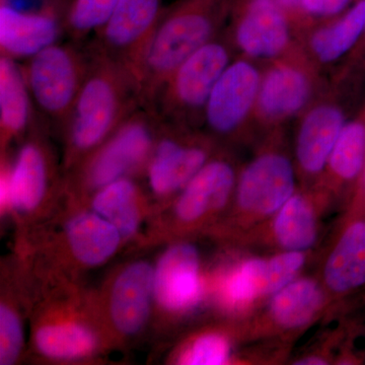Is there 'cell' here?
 <instances>
[{"label":"cell","mask_w":365,"mask_h":365,"mask_svg":"<svg viewBox=\"0 0 365 365\" xmlns=\"http://www.w3.org/2000/svg\"><path fill=\"white\" fill-rule=\"evenodd\" d=\"M294 163L275 140L257 153L237 175L234 196L213 230L239 240L272 217L297 190Z\"/></svg>","instance_id":"4"},{"label":"cell","mask_w":365,"mask_h":365,"mask_svg":"<svg viewBox=\"0 0 365 365\" xmlns=\"http://www.w3.org/2000/svg\"><path fill=\"white\" fill-rule=\"evenodd\" d=\"M195 245L179 240L170 245L155 265V311L178 318L202 304L205 284Z\"/></svg>","instance_id":"17"},{"label":"cell","mask_w":365,"mask_h":365,"mask_svg":"<svg viewBox=\"0 0 365 365\" xmlns=\"http://www.w3.org/2000/svg\"><path fill=\"white\" fill-rule=\"evenodd\" d=\"M64 9V7H63ZM57 4L40 11H20L6 0L0 6V56L26 61L64 37Z\"/></svg>","instance_id":"21"},{"label":"cell","mask_w":365,"mask_h":365,"mask_svg":"<svg viewBox=\"0 0 365 365\" xmlns=\"http://www.w3.org/2000/svg\"><path fill=\"white\" fill-rule=\"evenodd\" d=\"M230 19L227 34L242 57L274 61L292 51V26L277 0H235Z\"/></svg>","instance_id":"16"},{"label":"cell","mask_w":365,"mask_h":365,"mask_svg":"<svg viewBox=\"0 0 365 365\" xmlns=\"http://www.w3.org/2000/svg\"><path fill=\"white\" fill-rule=\"evenodd\" d=\"M165 7L163 0H119L112 18L86 47L121 64L139 81L144 53Z\"/></svg>","instance_id":"15"},{"label":"cell","mask_w":365,"mask_h":365,"mask_svg":"<svg viewBox=\"0 0 365 365\" xmlns=\"http://www.w3.org/2000/svg\"><path fill=\"white\" fill-rule=\"evenodd\" d=\"M109 280L102 297H93L108 339L138 337L155 311V265L146 260L132 261Z\"/></svg>","instance_id":"11"},{"label":"cell","mask_w":365,"mask_h":365,"mask_svg":"<svg viewBox=\"0 0 365 365\" xmlns=\"http://www.w3.org/2000/svg\"><path fill=\"white\" fill-rule=\"evenodd\" d=\"M25 328L21 309L2 295L0 302V364L14 365L25 348Z\"/></svg>","instance_id":"30"},{"label":"cell","mask_w":365,"mask_h":365,"mask_svg":"<svg viewBox=\"0 0 365 365\" xmlns=\"http://www.w3.org/2000/svg\"><path fill=\"white\" fill-rule=\"evenodd\" d=\"M360 182V185H359V187H360V189H359V196H361V197H364V198H365V165H364V172H362V174H361V176H360V179H359V181Z\"/></svg>","instance_id":"34"},{"label":"cell","mask_w":365,"mask_h":365,"mask_svg":"<svg viewBox=\"0 0 365 365\" xmlns=\"http://www.w3.org/2000/svg\"><path fill=\"white\" fill-rule=\"evenodd\" d=\"M356 0H300L299 9L313 18H334L345 13Z\"/></svg>","instance_id":"31"},{"label":"cell","mask_w":365,"mask_h":365,"mask_svg":"<svg viewBox=\"0 0 365 365\" xmlns=\"http://www.w3.org/2000/svg\"><path fill=\"white\" fill-rule=\"evenodd\" d=\"M91 59L86 45L67 40L21 63L36 113L47 128L61 130L85 83Z\"/></svg>","instance_id":"7"},{"label":"cell","mask_w":365,"mask_h":365,"mask_svg":"<svg viewBox=\"0 0 365 365\" xmlns=\"http://www.w3.org/2000/svg\"><path fill=\"white\" fill-rule=\"evenodd\" d=\"M64 1H67V0H64Z\"/></svg>","instance_id":"35"},{"label":"cell","mask_w":365,"mask_h":365,"mask_svg":"<svg viewBox=\"0 0 365 365\" xmlns=\"http://www.w3.org/2000/svg\"><path fill=\"white\" fill-rule=\"evenodd\" d=\"M234 4L235 0H175L165 7L139 71L143 107L185 60L225 32Z\"/></svg>","instance_id":"2"},{"label":"cell","mask_w":365,"mask_h":365,"mask_svg":"<svg viewBox=\"0 0 365 365\" xmlns=\"http://www.w3.org/2000/svg\"><path fill=\"white\" fill-rule=\"evenodd\" d=\"M36 121L20 141L14 157L1 155L0 203L2 213L36 215L57 191H64V172L47 137Z\"/></svg>","instance_id":"8"},{"label":"cell","mask_w":365,"mask_h":365,"mask_svg":"<svg viewBox=\"0 0 365 365\" xmlns=\"http://www.w3.org/2000/svg\"><path fill=\"white\" fill-rule=\"evenodd\" d=\"M35 107L21 62L0 56V148L9 153L36 123Z\"/></svg>","instance_id":"24"},{"label":"cell","mask_w":365,"mask_h":365,"mask_svg":"<svg viewBox=\"0 0 365 365\" xmlns=\"http://www.w3.org/2000/svg\"><path fill=\"white\" fill-rule=\"evenodd\" d=\"M329 304L328 295L321 280L297 277L268 299L265 312L256 319L251 331L268 335L297 333L312 325Z\"/></svg>","instance_id":"20"},{"label":"cell","mask_w":365,"mask_h":365,"mask_svg":"<svg viewBox=\"0 0 365 365\" xmlns=\"http://www.w3.org/2000/svg\"><path fill=\"white\" fill-rule=\"evenodd\" d=\"M365 165V109L359 117L346 122L325 172L313 187L331 200L332 194L359 181Z\"/></svg>","instance_id":"27"},{"label":"cell","mask_w":365,"mask_h":365,"mask_svg":"<svg viewBox=\"0 0 365 365\" xmlns=\"http://www.w3.org/2000/svg\"><path fill=\"white\" fill-rule=\"evenodd\" d=\"M307 252H277L268 258H249L234 266L220 281L218 299L230 313H249L299 277Z\"/></svg>","instance_id":"14"},{"label":"cell","mask_w":365,"mask_h":365,"mask_svg":"<svg viewBox=\"0 0 365 365\" xmlns=\"http://www.w3.org/2000/svg\"><path fill=\"white\" fill-rule=\"evenodd\" d=\"M365 30V0H356L345 13L307 35L306 56L329 66L352 52Z\"/></svg>","instance_id":"26"},{"label":"cell","mask_w":365,"mask_h":365,"mask_svg":"<svg viewBox=\"0 0 365 365\" xmlns=\"http://www.w3.org/2000/svg\"><path fill=\"white\" fill-rule=\"evenodd\" d=\"M352 54L356 56V58L364 56L365 54V30L364 35H362L361 39H360L359 44H357L355 49L353 50Z\"/></svg>","instance_id":"32"},{"label":"cell","mask_w":365,"mask_h":365,"mask_svg":"<svg viewBox=\"0 0 365 365\" xmlns=\"http://www.w3.org/2000/svg\"><path fill=\"white\" fill-rule=\"evenodd\" d=\"M222 148L201 129L160 122L143 176L150 195L170 203Z\"/></svg>","instance_id":"9"},{"label":"cell","mask_w":365,"mask_h":365,"mask_svg":"<svg viewBox=\"0 0 365 365\" xmlns=\"http://www.w3.org/2000/svg\"><path fill=\"white\" fill-rule=\"evenodd\" d=\"M329 200L309 187L297 192L265 222L240 237L246 244H265L277 252H309L318 242L319 215Z\"/></svg>","instance_id":"18"},{"label":"cell","mask_w":365,"mask_h":365,"mask_svg":"<svg viewBox=\"0 0 365 365\" xmlns=\"http://www.w3.org/2000/svg\"><path fill=\"white\" fill-rule=\"evenodd\" d=\"M262 72L253 60H232L215 83L204 112V131L218 143L240 138L254 120Z\"/></svg>","instance_id":"12"},{"label":"cell","mask_w":365,"mask_h":365,"mask_svg":"<svg viewBox=\"0 0 365 365\" xmlns=\"http://www.w3.org/2000/svg\"><path fill=\"white\" fill-rule=\"evenodd\" d=\"M63 252L78 267L91 269L107 263L124 244L112 223L91 208L78 209L63 223Z\"/></svg>","instance_id":"22"},{"label":"cell","mask_w":365,"mask_h":365,"mask_svg":"<svg viewBox=\"0 0 365 365\" xmlns=\"http://www.w3.org/2000/svg\"><path fill=\"white\" fill-rule=\"evenodd\" d=\"M86 200L91 210L119 230L124 242L140 232L148 197L137 178H123L103 187Z\"/></svg>","instance_id":"25"},{"label":"cell","mask_w":365,"mask_h":365,"mask_svg":"<svg viewBox=\"0 0 365 365\" xmlns=\"http://www.w3.org/2000/svg\"><path fill=\"white\" fill-rule=\"evenodd\" d=\"M160 124L157 116L141 106L64 175V192L74 203L81 204L117 180L144 176Z\"/></svg>","instance_id":"3"},{"label":"cell","mask_w":365,"mask_h":365,"mask_svg":"<svg viewBox=\"0 0 365 365\" xmlns=\"http://www.w3.org/2000/svg\"><path fill=\"white\" fill-rule=\"evenodd\" d=\"M306 55H285L262 72L254 121L274 129L302 114L314 98L316 78Z\"/></svg>","instance_id":"13"},{"label":"cell","mask_w":365,"mask_h":365,"mask_svg":"<svg viewBox=\"0 0 365 365\" xmlns=\"http://www.w3.org/2000/svg\"><path fill=\"white\" fill-rule=\"evenodd\" d=\"M35 352L49 361H83L102 352L108 339L93 297L53 294L38 307L33 321Z\"/></svg>","instance_id":"5"},{"label":"cell","mask_w":365,"mask_h":365,"mask_svg":"<svg viewBox=\"0 0 365 365\" xmlns=\"http://www.w3.org/2000/svg\"><path fill=\"white\" fill-rule=\"evenodd\" d=\"M237 167L220 148L168 205V227L172 235L213 230L225 215L237 185Z\"/></svg>","instance_id":"10"},{"label":"cell","mask_w":365,"mask_h":365,"mask_svg":"<svg viewBox=\"0 0 365 365\" xmlns=\"http://www.w3.org/2000/svg\"><path fill=\"white\" fill-rule=\"evenodd\" d=\"M278 2L284 7V9H295L299 6L300 0H277Z\"/></svg>","instance_id":"33"},{"label":"cell","mask_w":365,"mask_h":365,"mask_svg":"<svg viewBox=\"0 0 365 365\" xmlns=\"http://www.w3.org/2000/svg\"><path fill=\"white\" fill-rule=\"evenodd\" d=\"M234 342L225 329H206L185 341L176 354V364L220 365L232 361Z\"/></svg>","instance_id":"29"},{"label":"cell","mask_w":365,"mask_h":365,"mask_svg":"<svg viewBox=\"0 0 365 365\" xmlns=\"http://www.w3.org/2000/svg\"><path fill=\"white\" fill-rule=\"evenodd\" d=\"M232 47L227 32L204 45L170 73L145 108L163 123L201 129L211 91L234 60Z\"/></svg>","instance_id":"6"},{"label":"cell","mask_w":365,"mask_h":365,"mask_svg":"<svg viewBox=\"0 0 365 365\" xmlns=\"http://www.w3.org/2000/svg\"><path fill=\"white\" fill-rule=\"evenodd\" d=\"M322 284L330 297H345L365 284V218L346 222L322 264Z\"/></svg>","instance_id":"23"},{"label":"cell","mask_w":365,"mask_h":365,"mask_svg":"<svg viewBox=\"0 0 365 365\" xmlns=\"http://www.w3.org/2000/svg\"><path fill=\"white\" fill-rule=\"evenodd\" d=\"M294 143L297 176L307 188L321 180L334 145L347 122L344 108L334 100H322L302 113Z\"/></svg>","instance_id":"19"},{"label":"cell","mask_w":365,"mask_h":365,"mask_svg":"<svg viewBox=\"0 0 365 365\" xmlns=\"http://www.w3.org/2000/svg\"><path fill=\"white\" fill-rule=\"evenodd\" d=\"M88 50L91 57L88 76L59 132L64 175L143 106L136 76L121 64Z\"/></svg>","instance_id":"1"},{"label":"cell","mask_w":365,"mask_h":365,"mask_svg":"<svg viewBox=\"0 0 365 365\" xmlns=\"http://www.w3.org/2000/svg\"><path fill=\"white\" fill-rule=\"evenodd\" d=\"M119 0H67L62 11L64 36L71 42H85L109 21Z\"/></svg>","instance_id":"28"}]
</instances>
